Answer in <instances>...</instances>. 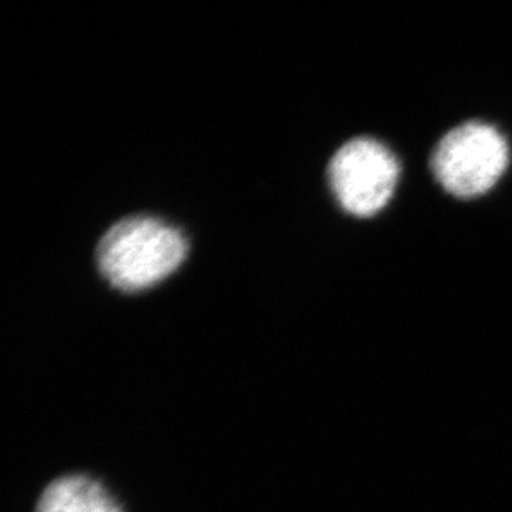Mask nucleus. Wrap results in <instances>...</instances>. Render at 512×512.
<instances>
[{
  "label": "nucleus",
  "instance_id": "2",
  "mask_svg": "<svg viewBox=\"0 0 512 512\" xmlns=\"http://www.w3.org/2000/svg\"><path fill=\"white\" fill-rule=\"evenodd\" d=\"M508 143L494 126L469 121L446 133L431 166L441 186L456 198H476L498 183L508 166Z\"/></svg>",
  "mask_w": 512,
  "mask_h": 512
},
{
  "label": "nucleus",
  "instance_id": "4",
  "mask_svg": "<svg viewBox=\"0 0 512 512\" xmlns=\"http://www.w3.org/2000/svg\"><path fill=\"white\" fill-rule=\"evenodd\" d=\"M37 512H123L110 491L88 476H63L40 496Z\"/></svg>",
  "mask_w": 512,
  "mask_h": 512
},
{
  "label": "nucleus",
  "instance_id": "1",
  "mask_svg": "<svg viewBox=\"0 0 512 512\" xmlns=\"http://www.w3.org/2000/svg\"><path fill=\"white\" fill-rule=\"evenodd\" d=\"M188 252L178 229L151 216L126 218L98 244L100 272L115 289L138 292L173 274Z\"/></svg>",
  "mask_w": 512,
  "mask_h": 512
},
{
  "label": "nucleus",
  "instance_id": "3",
  "mask_svg": "<svg viewBox=\"0 0 512 512\" xmlns=\"http://www.w3.org/2000/svg\"><path fill=\"white\" fill-rule=\"evenodd\" d=\"M400 166L392 151L372 138L348 141L330 161V186L347 213L377 214L397 188Z\"/></svg>",
  "mask_w": 512,
  "mask_h": 512
}]
</instances>
